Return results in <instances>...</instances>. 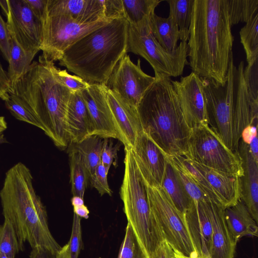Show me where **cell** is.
<instances>
[{
  "mask_svg": "<svg viewBox=\"0 0 258 258\" xmlns=\"http://www.w3.org/2000/svg\"><path fill=\"white\" fill-rule=\"evenodd\" d=\"M226 0H194L187 56L192 72L224 85L234 37Z\"/></svg>",
  "mask_w": 258,
  "mask_h": 258,
  "instance_id": "obj_1",
  "label": "cell"
},
{
  "mask_svg": "<svg viewBox=\"0 0 258 258\" xmlns=\"http://www.w3.org/2000/svg\"><path fill=\"white\" fill-rule=\"evenodd\" d=\"M5 220L12 224L20 251L28 242L31 248H40L53 255L61 249L50 231L46 208L36 194L31 171L18 162L6 173L0 190Z\"/></svg>",
  "mask_w": 258,
  "mask_h": 258,
  "instance_id": "obj_2",
  "label": "cell"
},
{
  "mask_svg": "<svg viewBox=\"0 0 258 258\" xmlns=\"http://www.w3.org/2000/svg\"><path fill=\"white\" fill-rule=\"evenodd\" d=\"M54 62L33 61L8 94L33 114L57 148L64 150L70 144L66 116L72 93L57 77Z\"/></svg>",
  "mask_w": 258,
  "mask_h": 258,
  "instance_id": "obj_3",
  "label": "cell"
},
{
  "mask_svg": "<svg viewBox=\"0 0 258 258\" xmlns=\"http://www.w3.org/2000/svg\"><path fill=\"white\" fill-rule=\"evenodd\" d=\"M128 22L114 19L69 47L59 64L89 84L106 85L115 67L127 53Z\"/></svg>",
  "mask_w": 258,
  "mask_h": 258,
  "instance_id": "obj_4",
  "label": "cell"
},
{
  "mask_svg": "<svg viewBox=\"0 0 258 258\" xmlns=\"http://www.w3.org/2000/svg\"><path fill=\"white\" fill-rule=\"evenodd\" d=\"M137 110L143 130L166 157H184L191 129L180 109L172 80L155 75Z\"/></svg>",
  "mask_w": 258,
  "mask_h": 258,
  "instance_id": "obj_5",
  "label": "cell"
},
{
  "mask_svg": "<svg viewBox=\"0 0 258 258\" xmlns=\"http://www.w3.org/2000/svg\"><path fill=\"white\" fill-rule=\"evenodd\" d=\"M124 176L119 191L123 211L141 247L150 258L164 239L151 213L147 185L133 149L124 148Z\"/></svg>",
  "mask_w": 258,
  "mask_h": 258,
  "instance_id": "obj_6",
  "label": "cell"
},
{
  "mask_svg": "<svg viewBox=\"0 0 258 258\" xmlns=\"http://www.w3.org/2000/svg\"><path fill=\"white\" fill-rule=\"evenodd\" d=\"M152 15L137 25L128 23L127 52H131L144 58L152 67L155 75L170 78L181 76L185 66L188 64L187 42L181 41L171 51L163 48L153 34Z\"/></svg>",
  "mask_w": 258,
  "mask_h": 258,
  "instance_id": "obj_7",
  "label": "cell"
},
{
  "mask_svg": "<svg viewBox=\"0 0 258 258\" xmlns=\"http://www.w3.org/2000/svg\"><path fill=\"white\" fill-rule=\"evenodd\" d=\"M236 67L231 57L226 83L221 85L211 79L202 78L209 126L225 146L236 151L233 128L234 85Z\"/></svg>",
  "mask_w": 258,
  "mask_h": 258,
  "instance_id": "obj_8",
  "label": "cell"
},
{
  "mask_svg": "<svg viewBox=\"0 0 258 258\" xmlns=\"http://www.w3.org/2000/svg\"><path fill=\"white\" fill-rule=\"evenodd\" d=\"M184 157L208 167L240 177L243 174L242 160L238 152L228 148L209 125L191 129Z\"/></svg>",
  "mask_w": 258,
  "mask_h": 258,
  "instance_id": "obj_9",
  "label": "cell"
},
{
  "mask_svg": "<svg viewBox=\"0 0 258 258\" xmlns=\"http://www.w3.org/2000/svg\"><path fill=\"white\" fill-rule=\"evenodd\" d=\"M146 185L150 210L164 240L174 250L185 255H198L184 214L174 207L161 186H150L147 184Z\"/></svg>",
  "mask_w": 258,
  "mask_h": 258,
  "instance_id": "obj_10",
  "label": "cell"
},
{
  "mask_svg": "<svg viewBox=\"0 0 258 258\" xmlns=\"http://www.w3.org/2000/svg\"><path fill=\"white\" fill-rule=\"evenodd\" d=\"M110 20L80 24L61 15L46 12L42 21V36L39 61L54 62L59 60L64 51L75 42Z\"/></svg>",
  "mask_w": 258,
  "mask_h": 258,
  "instance_id": "obj_11",
  "label": "cell"
},
{
  "mask_svg": "<svg viewBox=\"0 0 258 258\" xmlns=\"http://www.w3.org/2000/svg\"><path fill=\"white\" fill-rule=\"evenodd\" d=\"M155 79L143 71L140 59L135 64L126 53L115 67L105 86L123 102L137 108Z\"/></svg>",
  "mask_w": 258,
  "mask_h": 258,
  "instance_id": "obj_12",
  "label": "cell"
},
{
  "mask_svg": "<svg viewBox=\"0 0 258 258\" xmlns=\"http://www.w3.org/2000/svg\"><path fill=\"white\" fill-rule=\"evenodd\" d=\"M172 83L189 127L209 125L202 78L192 72Z\"/></svg>",
  "mask_w": 258,
  "mask_h": 258,
  "instance_id": "obj_13",
  "label": "cell"
},
{
  "mask_svg": "<svg viewBox=\"0 0 258 258\" xmlns=\"http://www.w3.org/2000/svg\"><path fill=\"white\" fill-rule=\"evenodd\" d=\"M10 22L18 42L28 53L40 51L42 22L33 13L25 0H8Z\"/></svg>",
  "mask_w": 258,
  "mask_h": 258,
  "instance_id": "obj_14",
  "label": "cell"
},
{
  "mask_svg": "<svg viewBox=\"0 0 258 258\" xmlns=\"http://www.w3.org/2000/svg\"><path fill=\"white\" fill-rule=\"evenodd\" d=\"M132 149L145 183L161 187L167 163L165 155L144 131L137 137Z\"/></svg>",
  "mask_w": 258,
  "mask_h": 258,
  "instance_id": "obj_15",
  "label": "cell"
},
{
  "mask_svg": "<svg viewBox=\"0 0 258 258\" xmlns=\"http://www.w3.org/2000/svg\"><path fill=\"white\" fill-rule=\"evenodd\" d=\"M244 62L240 61L234 76L233 128L236 151L243 130L249 125H257L258 102L251 101L243 78Z\"/></svg>",
  "mask_w": 258,
  "mask_h": 258,
  "instance_id": "obj_16",
  "label": "cell"
},
{
  "mask_svg": "<svg viewBox=\"0 0 258 258\" xmlns=\"http://www.w3.org/2000/svg\"><path fill=\"white\" fill-rule=\"evenodd\" d=\"M106 86L99 84H89L81 91L90 114L95 135L102 138L117 139L112 113L109 106Z\"/></svg>",
  "mask_w": 258,
  "mask_h": 258,
  "instance_id": "obj_17",
  "label": "cell"
},
{
  "mask_svg": "<svg viewBox=\"0 0 258 258\" xmlns=\"http://www.w3.org/2000/svg\"><path fill=\"white\" fill-rule=\"evenodd\" d=\"M106 96L117 139L124 148L133 149L137 137L143 132L137 108L123 102L107 88Z\"/></svg>",
  "mask_w": 258,
  "mask_h": 258,
  "instance_id": "obj_18",
  "label": "cell"
},
{
  "mask_svg": "<svg viewBox=\"0 0 258 258\" xmlns=\"http://www.w3.org/2000/svg\"><path fill=\"white\" fill-rule=\"evenodd\" d=\"M194 202L184 214L188 230L199 255L210 258L212 233L210 202Z\"/></svg>",
  "mask_w": 258,
  "mask_h": 258,
  "instance_id": "obj_19",
  "label": "cell"
},
{
  "mask_svg": "<svg viewBox=\"0 0 258 258\" xmlns=\"http://www.w3.org/2000/svg\"><path fill=\"white\" fill-rule=\"evenodd\" d=\"M186 158L205 177L215 195L218 205L223 209L235 205L241 199L240 177L208 167Z\"/></svg>",
  "mask_w": 258,
  "mask_h": 258,
  "instance_id": "obj_20",
  "label": "cell"
},
{
  "mask_svg": "<svg viewBox=\"0 0 258 258\" xmlns=\"http://www.w3.org/2000/svg\"><path fill=\"white\" fill-rule=\"evenodd\" d=\"M46 12L68 17L80 24L106 20L103 0H47Z\"/></svg>",
  "mask_w": 258,
  "mask_h": 258,
  "instance_id": "obj_21",
  "label": "cell"
},
{
  "mask_svg": "<svg viewBox=\"0 0 258 258\" xmlns=\"http://www.w3.org/2000/svg\"><path fill=\"white\" fill-rule=\"evenodd\" d=\"M66 127L71 143L95 135V130L81 91L72 93L66 116Z\"/></svg>",
  "mask_w": 258,
  "mask_h": 258,
  "instance_id": "obj_22",
  "label": "cell"
},
{
  "mask_svg": "<svg viewBox=\"0 0 258 258\" xmlns=\"http://www.w3.org/2000/svg\"><path fill=\"white\" fill-rule=\"evenodd\" d=\"M242 160L243 174L241 179V197L254 221L258 222V162L249 151L248 145L239 141L238 150Z\"/></svg>",
  "mask_w": 258,
  "mask_h": 258,
  "instance_id": "obj_23",
  "label": "cell"
},
{
  "mask_svg": "<svg viewBox=\"0 0 258 258\" xmlns=\"http://www.w3.org/2000/svg\"><path fill=\"white\" fill-rule=\"evenodd\" d=\"M224 209L212 201L210 202L212 226L210 258H234L237 243L232 236L226 223Z\"/></svg>",
  "mask_w": 258,
  "mask_h": 258,
  "instance_id": "obj_24",
  "label": "cell"
},
{
  "mask_svg": "<svg viewBox=\"0 0 258 258\" xmlns=\"http://www.w3.org/2000/svg\"><path fill=\"white\" fill-rule=\"evenodd\" d=\"M224 211L227 227L236 243L244 236H257V223L241 199Z\"/></svg>",
  "mask_w": 258,
  "mask_h": 258,
  "instance_id": "obj_25",
  "label": "cell"
},
{
  "mask_svg": "<svg viewBox=\"0 0 258 258\" xmlns=\"http://www.w3.org/2000/svg\"><path fill=\"white\" fill-rule=\"evenodd\" d=\"M6 23L10 36V59L7 74L11 87L26 72L36 54L23 49L15 37L10 22L7 20Z\"/></svg>",
  "mask_w": 258,
  "mask_h": 258,
  "instance_id": "obj_26",
  "label": "cell"
},
{
  "mask_svg": "<svg viewBox=\"0 0 258 258\" xmlns=\"http://www.w3.org/2000/svg\"><path fill=\"white\" fill-rule=\"evenodd\" d=\"M161 187L174 207L184 214L191 207L193 201L184 188L175 169L168 161Z\"/></svg>",
  "mask_w": 258,
  "mask_h": 258,
  "instance_id": "obj_27",
  "label": "cell"
},
{
  "mask_svg": "<svg viewBox=\"0 0 258 258\" xmlns=\"http://www.w3.org/2000/svg\"><path fill=\"white\" fill-rule=\"evenodd\" d=\"M104 138L96 135L90 136L76 143L69 144L68 152H76L80 156L87 170L89 180L101 162Z\"/></svg>",
  "mask_w": 258,
  "mask_h": 258,
  "instance_id": "obj_28",
  "label": "cell"
},
{
  "mask_svg": "<svg viewBox=\"0 0 258 258\" xmlns=\"http://www.w3.org/2000/svg\"><path fill=\"white\" fill-rule=\"evenodd\" d=\"M151 26L155 38L163 48L171 51L177 48L179 29L170 17L163 18L154 13L151 16Z\"/></svg>",
  "mask_w": 258,
  "mask_h": 258,
  "instance_id": "obj_29",
  "label": "cell"
},
{
  "mask_svg": "<svg viewBox=\"0 0 258 258\" xmlns=\"http://www.w3.org/2000/svg\"><path fill=\"white\" fill-rule=\"evenodd\" d=\"M169 6V16L178 26L179 39L187 42L189 35V27L194 0H167Z\"/></svg>",
  "mask_w": 258,
  "mask_h": 258,
  "instance_id": "obj_30",
  "label": "cell"
},
{
  "mask_svg": "<svg viewBox=\"0 0 258 258\" xmlns=\"http://www.w3.org/2000/svg\"><path fill=\"white\" fill-rule=\"evenodd\" d=\"M166 157L167 161L175 169L184 188L194 202L211 200L186 168L180 157Z\"/></svg>",
  "mask_w": 258,
  "mask_h": 258,
  "instance_id": "obj_31",
  "label": "cell"
},
{
  "mask_svg": "<svg viewBox=\"0 0 258 258\" xmlns=\"http://www.w3.org/2000/svg\"><path fill=\"white\" fill-rule=\"evenodd\" d=\"M125 18L130 24L137 25L155 13L162 0H122Z\"/></svg>",
  "mask_w": 258,
  "mask_h": 258,
  "instance_id": "obj_32",
  "label": "cell"
},
{
  "mask_svg": "<svg viewBox=\"0 0 258 258\" xmlns=\"http://www.w3.org/2000/svg\"><path fill=\"white\" fill-rule=\"evenodd\" d=\"M70 165V181L73 196L84 199L89 179L87 170L80 156L76 152H69Z\"/></svg>",
  "mask_w": 258,
  "mask_h": 258,
  "instance_id": "obj_33",
  "label": "cell"
},
{
  "mask_svg": "<svg viewBox=\"0 0 258 258\" xmlns=\"http://www.w3.org/2000/svg\"><path fill=\"white\" fill-rule=\"evenodd\" d=\"M258 13L246 23L239 32L240 41L247 63L258 57Z\"/></svg>",
  "mask_w": 258,
  "mask_h": 258,
  "instance_id": "obj_34",
  "label": "cell"
},
{
  "mask_svg": "<svg viewBox=\"0 0 258 258\" xmlns=\"http://www.w3.org/2000/svg\"><path fill=\"white\" fill-rule=\"evenodd\" d=\"M231 26L246 23L258 13V0H226Z\"/></svg>",
  "mask_w": 258,
  "mask_h": 258,
  "instance_id": "obj_35",
  "label": "cell"
},
{
  "mask_svg": "<svg viewBox=\"0 0 258 258\" xmlns=\"http://www.w3.org/2000/svg\"><path fill=\"white\" fill-rule=\"evenodd\" d=\"M20 251L16 233L12 224L4 219L0 225V252L6 254L8 258H15Z\"/></svg>",
  "mask_w": 258,
  "mask_h": 258,
  "instance_id": "obj_36",
  "label": "cell"
},
{
  "mask_svg": "<svg viewBox=\"0 0 258 258\" xmlns=\"http://www.w3.org/2000/svg\"><path fill=\"white\" fill-rule=\"evenodd\" d=\"M118 258H148L141 247L131 225L127 223Z\"/></svg>",
  "mask_w": 258,
  "mask_h": 258,
  "instance_id": "obj_37",
  "label": "cell"
},
{
  "mask_svg": "<svg viewBox=\"0 0 258 258\" xmlns=\"http://www.w3.org/2000/svg\"><path fill=\"white\" fill-rule=\"evenodd\" d=\"M5 106L16 119L42 130V127L33 114L18 99L8 94L4 100Z\"/></svg>",
  "mask_w": 258,
  "mask_h": 258,
  "instance_id": "obj_38",
  "label": "cell"
},
{
  "mask_svg": "<svg viewBox=\"0 0 258 258\" xmlns=\"http://www.w3.org/2000/svg\"><path fill=\"white\" fill-rule=\"evenodd\" d=\"M258 60L257 57L247 63L243 69V78L249 97L251 101L258 102Z\"/></svg>",
  "mask_w": 258,
  "mask_h": 258,
  "instance_id": "obj_39",
  "label": "cell"
},
{
  "mask_svg": "<svg viewBox=\"0 0 258 258\" xmlns=\"http://www.w3.org/2000/svg\"><path fill=\"white\" fill-rule=\"evenodd\" d=\"M54 70L55 74L60 82L72 93L82 91L89 85V84L80 77L75 75L69 74L66 70H61L55 66Z\"/></svg>",
  "mask_w": 258,
  "mask_h": 258,
  "instance_id": "obj_40",
  "label": "cell"
},
{
  "mask_svg": "<svg viewBox=\"0 0 258 258\" xmlns=\"http://www.w3.org/2000/svg\"><path fill=\"white\" fill-rule=\"evenodd\" d=\"M81 218L74 213L72 233L69 242L70 258H78L82 246Z\"/></svg>",
  "mask_w": 258,
  "mask_h": 258,
  "instance_id": "obj_41",
  "label": "cell"
},
{
  "mask_svg": "<svg viewBox=\"0 0 258 258\" xmlns=\"http://www.w3.org/2000/svg\"><path fill=\"white\" fill-rule=\"evenodd\" d=\"M108 172L100 162L96 167L93 175L89 180L91 185L96 188L101 196L107 194L111 196L112 191L109 187L107 181Z\"/></svg>",
  "mask_w": 258,
  "mask_h": 258,
  "instance_id": "obj_42",
  "label": "cell"
},
{
  "mask_svg": "<svg viewBox=\"0 0 258 258\" xmlns=\"http://www.w3.org/2000/svg\"><path fill=\"white\" fill-rule=\"evenodd\" d=\"M103 6L106 20L125 18L122 0H103Z\"/></svg>",
  "mask_w": 258,
  "mask_h": 258,
  "instance_id": "obj_43",
  "label": "cell"
},
{
  "mask_svg": "<svg viewBox=\"0 0 258 258\" xmlns=\"http://www.w3.org/2000/svg\"><path fill=\"white\" fill-rule=\"evenodd\" d=\"M119 148L118 144L113 146V144L108 138H104L103 144L101 155V162L104 166L107 172L116 157L117 152Z\"/></svg>",
  "mask_w": 258,
  "mask_h": 258,
  "instance_id": "obj_44",
  "label": "cell"
},
{
  "mask_svg": "<svg viewBox=\"0 0 258 258\" xmlns=\"http://www.w3.org/2000/svg\"><path fill=\"white\" fill-rule=\"evenodd\" d=\"M0 50L9 63L10 59V36L7 23L0 15Z\"/></svg>",
  "mask_w": 258,
  "mask_h": 258,
  "instance_id": "obj_45",
  "label": "cell"
},
{
  "mask_svg": "<svg viewBox=\"0 0 258 258\" xmlns=\"http://www.w3.org/2000/svg\"><path fill=\"white\" fill-rule=\"evenodd\" d=\"M34 15L41 22L46 12L47 0H25Z\"/></svg>",
  "mask_w": 258,
  "mask_h": 258,
  "instance_id": "obj_46",
  "label": "cell"
},
{
  "mask_svg": "<svg viewBox=\"0 0 258 258\" xmlns=\"http://www.w3.org/2000/svg\"><path fill=\"white\" fill-rule=\"evenodd\" d=\"M174 252V249L171 245L165 240H164L150 258H173Z\"/></svg>",
  "mask_w": 258,
  "mask_h": 258,
  "instance_id": "obj_47",
  "label": "cell"
},
{
  "mask_svg": "<svg viewBox=\"0 0 258 258\" xmlns=\"http://www.w3.org/2000/svg\"><path fill=\"white\" fill-rule=\"evenodd\" d=\"M10 84L7 72L4 70L0 62V98L4 101L8 96Z\"/></svg>",
  "mask_w": 258,
  "mask_h": 258,
  "instance_id": "obj_48",
  "label": "cell"
},
{
  "mask_svg": "<svg viewBox=\"0 0 258 258\" xmlns=\"http://www.w3.org/2000/svg\"><path fill=\"white\" fill-rule=\"evenodd\" d=\"M257 127L255 125H249L242 131L240 140L248 145L253 138L257 135Z\"/></svg>",
  "mask_w": 258,
  "mask_h": 258,
  "instance_id": "obj_49",
  "label": "cell"
},
{
  "mask_svg": "<svg viewBox=\"0 0 258 258\" xmlns=\"http://www.w3.org/2000/svg\"><path fill=\"white\" fill-rule=\"evenodd\" d=\"M30 258H55L53 255L46 250L40 248L32 249L29 255Z\"/></svg>",
  "mask_w": 258,
  "mask_h": 258,
  "instance_id": "obj_50",
  "label": "cell"
},
{
  "mask_svg": "<svg viewBox=\"0 0 258 258\" xmlns=\"http://www.w3.org/2000/svg\"><path fill=\"white\" fill-rule=\"evenodd\" d=\"M248 145L249 151L254 160L258 162V139L254 136Z\"/></svg>",
  "mask_w": 258,
  "mask_h": 258,
  "instance_id": "obj_51",
  "label": "cell"
},
{
  "mask_svg": "<svg viewBox=\"0 0 258 258\" xmlns=\"http://www.w3.org/2000/svg\"><path fill=\"white\" fill-rule=\"evenodd\" d=\"M74 207V213L79 216L80 218L88 219L89 217V211L85 205L75 206Z\"/></svg>",
  "mask_w": 258,
  "mask_h": 258,
  "instance_id": "obj_52",
  "label": "cell"
},
{
  "mask_svg": "<svg viewBox=\"0 0 258 258\" xmlns=\"http://www.w3.org/2000/svg\"><path fill=\"white\" fill-rule=\"evenodd\" d=\"M55 258H70L69 243H67L56 254Z\"/></svg>",
  "mask_w": 258,
  "mask_h": 258,
  "instance_id": "obj_53",
  "label": "cell"
},
{
  "mask_svg": "<svg viewBox=\"0 0 258 258\" xmlns=\"http://www.w3.org/2000/svg\"><path fill=\"white\" fill-rule=\"evenodd\" d=\"M71 203L73 207L84 205V199L78 196H73L71 199Z\"/></svg>",
  "mask_w": 258,
  "mask_h": 258,
  "instance_id": "obj_54",
  "label": "cell"
},
{
  "mask_svg": "<svg viewBox=\"0 0 258 258\" xmlns=\"http://www.w3.org/2000/svg\"><path fill=\"white\" fill-rule=\"evenodd\" d=\"M0 6L6 17H7L9 13L8 0H0Z\"/></svg>",
  "mask_w": 258,
  "mask_h": 258,
  "instance_id": "obj_55",
  "label": "cell"
},
{
  "mask_svg": "<svg viewBox=\"0 0 258 258\" xmlns=\"http://www.w3.org/2000/svg\"><path fill=\"white\" fill-rule=\"evenodd\" d=\"M174 256L173 258H207L199 255L196 256L190 257L185 255L176 250H174Z\"/></svg>",
  "mask_w": 258,
  "mask_h": 258,
  "instance_id": "obj_56",
  "label": "cell"
},
{
  "mask_svg": "<svg viewBox=\"0 0 258 258\" xmlns=\"http://www.w3.org/2000/svg\"><path fill=\"white\" fill-rule=\"evenodd\" d=\"M7 128V123L5 120V117L0 116V134L3 133Z\"/></svg>",
  "mask_w": 258,
  "mask_h": 258,
  "instance_id": "obj_57",
  "label": "cell"
},
{
  "mask_svg": "<svg viewBox=\"0 0 258 258\" xmlns=\"http://www.w3.org/2000/svg\"><path fill=\"white\" fill-rule=\"evenodd\" d=\"M8 143L6 138L3 133L0 134V144Z\"/></svg>",
  "mask_w": 258,
  "mask_h": 258,
  "instance_id": "obj_58",
  "label": "cell"
},
{
  "mask_svg": "<svg viewBox=\"0 0 258 258\" xmlns=\"http://www.w3.org/2000/svg\"><path fill=\"white\" fill-rule=\"evenodd\" d=\"M0 258H8V257L6 254L0 252Z\"/></svg>",
  "mask_w": 258,
  "mask_h": 258,
  "instance_id": "obj_59",
  "label": "cell"
}]
</instances>
